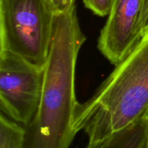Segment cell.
<instances>
[{"mask_svg":"<svg viewBox=\"0 0 148 148\" xmlns=\"http://www.w3.org/2000/svg\"><path fill=\"white\" fill-rule=\"evenodd\" d=\"M86 40L76 7L56 13L42 92L36 114L24 126L23 148H69L77 133L74 127L79 103L75 93L78 53Z\"/></svg>","mask_w":148,"mask_h":148,"instance_id":"1","label":"cell"},{"mask_svg":"<svg viewBox=\"0 0 148 148\" xmlns=\"http://www.w3.org/2000/svg\"><path fill=\"white\" fill-rule=\"evenodd\" d=\"M148 114V31L116 65L84 103L75 119L76 132L83 130L97 141L146 119Z\"/></svg>","mask_w":148,"mask_h":148,"instance_id":"2","label":"cell"},{"mask_svg":"<svg viewBox=\"0 0 148 148\" xmlns=\"http://www.w3.org/2000/svg\"><path fill=\"white\" fill-rule=\"evenodd\" d=\"M55 17L49 0H0V51L17 55L43 69Z\"/></svg>","mask_w":148,"mask_h":148,"instance_id":"3","label":"cell"},{"mask_svg":"<svg viewBox=\"0 0 148 148\" xmlns=\"http://www.w3.org/2000/svg\"><path fill=\"white\" fill-rule=\"evenodd\" d=\"M43 69L20 56L0 51V108L26 126L36 114L42 92Z\"/></svg>","mask_w":148,"mask_h":148,"instance_id":"4","label":"cell"},{"mask_svg":"<svg viewBox=\"0 0 148 148\" xmlns=\"http://www.w3.org/2000/svg\"><path fill=\"white\" fill-rule=\"evenodd\" d=\"M144 0H114L98 47L112 64L117 65L143 36L141 14Z\"/></svg>","mask_w":148,"mask_h":148,"instance_id":"5","label":"cell"},{"mask_svg":"<svg viewBox=\"0 0 148 148\" xmlns=\"http://www.w3.org/2000/svg\"><path fill=\"white\" fill-rule=\"evenodd\" d=\"M147 125L142 119L97 141L89 142L85 148H146Z\"/></svg>","mask_w":148,"mask_h":148,"instance_id":"6","label":"cell"},{"mask_svg":"<svg viewBox=\"0 0 148 148\" xmlns=\"http://www.w3.org/2000/svg\"><path fill=\"white\" fill-rule=\"evenodd\" d=\"M25 133L24 126L23 127L1 113L0 115V148H23Z\"/></svg>","mask_w":148,"mask_h":148,"instance_id":"7","label":"cell"},{"mask_svg":"<svg viewBox=\"0 0 148 148\" xmlns=\"http://www.w3.org/2000/svg\"><path fill=\"white\" fill-rule=\"evenodd\" d=\"M114 0H83L85 7L100 17L108 16Z\"/></svg>","mask_w":148,"mask_h":148,"instance_id":"8","label":"cell"},{"mask_svg":"<svg viewBox=\"0 0 148 148\" xmlns=\"http://www.w3.org/2000/svg\"><path fill=\"white\" fill-rule=\"evenodd\" d=\"M56 13H62L75 7V0H49Z\"/></svg>","mask_w":148,"mask_h":148,"instance_id":"9","label":"cell"},{"mask_svg":"<svg viewBox=\"0 0 148 148\" xmlns=\"http://www.w3.org/2000/svg\"><path fill=\"white\" fill-rule=\"evenodd\" d=\"M148 31V0H144L141 14V32L144 34Z\"/></svg>","mask_w":148,"mask_h":148,"instance_id":"10","label":"cell"},{"mask_svg":"<svg viewBox=\"0 0 148 148\" xmlns=\"http://www.w3.org/2000/svg\"><path fill=\"white\" fill-rule=\"evenodd\" d=\"M145 119L146 121H147V145H146V148H148V114Z\"/></svg>","mask_w":148,"mask_h":148,"instance_id":"11","label":"cell"}]
</instances>
